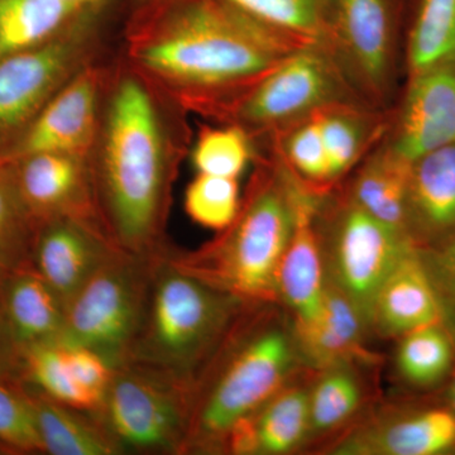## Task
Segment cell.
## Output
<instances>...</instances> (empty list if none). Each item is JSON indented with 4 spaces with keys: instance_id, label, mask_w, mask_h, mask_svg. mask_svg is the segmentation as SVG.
<instances>
[{
    "instance_id": "1",
    "label": "cell",
    "mask_w": 455,
    "mask_h": 455,
    "mask_svg": "<svg viewBox=\"0 0 455 455\" xmlns=\"http://www.w3.org/2000/svg\"><path fill=\"white\" fill-rule=\"evenodd\" d=\"M304 44L228 0H169L142 61L196 88L250 86Z\"/></svg>"
},
{
    "instance_id": "2",
    "label": "cell",
    "mask_w": 455,
    "mask_h": 455,
    "mask_svg": "<svg viewBox=\"0 0 455 455\" xmlns=\"http://www.w3.org/2000/svg\"><path fill=\"white\" fill-rule=\"evenodd\" d=\"M304 187L271 149L250 196L220 238L194 252L167 248V259L181 271L247 304H274L278 300V267Z\"/></svg>"
},
{
    "instance_id": "3",
    "label": "cell",
    "mask_w": 455,
    "mask_h": 455,
    "mask_svg": "<svg viewBox=\"0 0 455 455\" xmlns=\"http://www.w3.org/2000/svg\"><path fill=\"white\" fill-rule=\"evenodd\" d=\"M262 307L242 313L194 382L181 455L223 453L232 427L286 386L299 355L295 338L267 322Z\"/></svg>"
},
{
    "instance_id": "4",
    "label": "cell",
    "mask_w": 455,
    "mask_h": 455,
    "mask_svg": "<svg viewBox=\"0 0 455 455\" xmlns=\"http://www.w3.org/2000/svg\"><path fill=\"white\" fill-rule=\"evenodd\" d=\"M100 187L106 232L116 248L147 257L169 248L161 238L166 166L160 131L151 99L133 80L114 98Z\"/></svg>"
},
{
    "instance_id": "5",
    "label": "cell",
    "mask_w": 455,
    "mask_h": 455,
    "mask_svg": "<svg viewBox=\"0 0 455 455\" xmlns=\"http://www.w3.org/2000/svg\"><path fill=\"white\" fill-rule=\"evenodd\" d=\"M166 251L155 259L145 319L128 363L167 373L191 391L238 317L252 305L181 271Z\"/></svg>"
},
{
    "instance_id": "6",
    "label": "cell",
    "mask_w": 455,
    "mask_h": 455,
    "mask_svg": "<svg viewBox=\"0 0 455 455\" xmlns=\"http://www.w3.org/2000/svg\"><path fill=\"white\" fill-rule=\"evenodd\" d=\"M317 41L359 100L394 106L405 76L403 0H331Z\"/></svg>"
},
{
    "instance_id": "7",
    "label": "cell",
    "mask_w": 455,
    "mask_h": 455,
    "mask_svg": "<svg viewBox=\"0 0 455 455\" xmlns=\"http://www.w3.org/2000/svg\"><path fill=\"white\" fill-rule=\"evenodd\" d=\"M157 256L116 251L66 305L60 343L92 350L113 370L128 363L145 319Z\"/></svg>"
},
{
    "instance_id": "8",
    "label": "cell",
    "mask_w": 455,
    "mask_h": 455,
    "mask_svg": "<svg viewBox=\"0 0 455 455\" xmlns=\"http://www.w3.org/2000/svg\"><path fill=\"white\" fill-rule=\"evenodd\" d=\"M190 407L188 386L130 362L114 368L100 403L89 414L119 454L181 455Z\"/></svg>"
},
{
    "instance_id": "9",
    "label": "cell",
    "mask_w": 455,
    "mask_h": 455,
    "mask_svg": "<svg viewBox=\"0 0 455 455\" xmlns=\"http://www.w3.org/2000/svg\"><path fill=\"white\" fill-rule=\"evenodd\" d=\"M316 226L326 277L348 296L370 326L371 307L383 281L419 245L359 208L338 188L323 196Z\"/></svg>"
},
{
    "instance_id": "10",
    "label": "cell",
    "mask_w": 455,
    "mask_h": 455,
    "mask_svg": "<svg viewBox=\"0 0 455 455\" xmlns=\"http://www.w3.org/2000/svg\"><path fill=\"white\" fill-rule=\"evenodd\" d=\"M340 103L364 104L323 44L313 41L247 86L235 116L238 127L272 140L323 108Z\"/></svg>"
},
{
    "instance_id": "11",
    "label": "cell",
    "mask_w": 455,
    "mask_h": 455,
    "mask_svg": "<svg viewBox=\"0 0 455 455\" xmlns=\"http://www.w3.org/2000/svg\"><path fill=\"white\" fill-rule=\"evenodd\" d=\"M455 142V59L403 77L381 143L406 163Z\"/></svg>"
},
{
    "instance_id": "12",
    "label": "cell",
    "mask_w": 455,
    "mask_h": 455,
    "mask_svg": "<svg viewBox=\"0 0 455 455\" xmlns=\"http://www.w3.org/2000/svg\"><path fill=\"white\" fill-rule=\"evenodd\" d=\"M116 251L106 230L89 226L82 217L55 218L38 227L32 267L66 309L75 293Z\"/></svg>"
},
{
    "instance_id": "13",
    "label": "cell",
    "mask_w": 455,
    "mask_h": 455,
    "mask_svg": "<svg viewBox=\"0 0 455 455\" xmlns=\"http://www.w3.org/2000/svg\"><path fill=\"white\" fill-rule=\"evenodd\" d=\"M324 196L302 188L295 226L278 267V299L293 311L295 328L313 323L324 302L325 259L316 226L317 209Z\"/></svg>"
},
{
    "instance_id": "14",
    "label": "cell",
    "mask_w": 455,
    "mask_h": 455,
    "mask_svg": "<svg viewBox=\"0 0 455 455\" xmlns=\"http://www.w3.org/2000/svg\"><path fill=\"white\" fill-rule=\"evenodd\" d=\"M444 322V311L421 248L410 251L383 281L374 296L370 326L382 337H403Z\"/></svg>"
},
{
    "instance_id": "15",
    "label": "cell",
    "mask_w": 455,
    "mask_h": 455,
    "mask_svg": "<svg viewBox=\"0 0 455 455\" xmlns=\"http://www.w3.org/2000/svg\"><path fill=\"white\" fill-rule=\"evenodd\" d=\"M407 226L420 248L455 235V142L410 163Z\"/></svg>"
},
{
    "instance_id": "16",
    "label": "cell",
    "mask_w": 455,
    "mask_h": 455,
    "mask_svg": "<svg viewBox=\"0 0 455 455\" xmlns=\"http://www.w3.org/2000/svg\"><path fill=\"white\" fill-rule=\"evenodd\" d=\"M310 435L309 388L284 386L229 431L223 453L276 455L300 447Z\"/></svg>"
},
{
    "instance_id": "17",
    "label": "cell",
    "mask_w": 455,
    "mask_h": 455,
    "mask_svg": "<svg viewBox=\"0 0 455 455\" xmlns=\"http://www.w3.org/2000/svg\"><path fill=\"white\" fill-rule=\"evenodd\" d=\"M455 448V415L449 410H425L383 419L350 434L335 454L436 455Z\"/></svg>"
},
{
    "instance_id": "18",
    "label": "cell",
    "mask_w": 455,
    "mask_h": 455,
    "mask_svg": "<svg viewBox=\"0 0 455 455\" xmlns=\"http://www.w3.org/2000/svg\"><path fill=\"white\" fill-rule=\"evenodd\" d=\"M367 322L346 293L328 277L324 302L319 315L310 324L293 329L299 355L316 370L372 361L363 347Z\"/></svg>"
},
{
    "instance_id": "19",
    "label": "cell",
    "mask_w": 455,
    "mask_h": 455,
    "mask_svg": "<svg viewBox=\"0 0 455 455\" xmlns=\"http://www.w3.org/2000/svg\"><path fill=\"white\" fill-rule=\"evenodd\" d=\"M0 307L20 348L61 340L64 304L32 266L4 274Z\"/></svg>"
},
{
    "instance_id": "20",
    "label": "cell",
    "mask_w": 455,
    "mask_h": 455,
    "mask_svg": "<svg viewBox=\"0 0 455 455\" xmlns=\"http://www.w3.org/2000/svg\"><path fill=\"white\" fill-rule=\"evenodd\" d=\"M68 62L61 44L0 57V131L16 127L40 106Z\"/></svg>"
},
{
    "instance_id": "21",
    "label": "cell",
    "mask_w": 455,
    "mask_h": 455,
    "mask_svg": "<svg viewBox=\"0 0 455 455\" xmlns=\"http://www.w3.org/2000/svg\"><path fill=\"white\" fill-rule=\"evenodd\" d=\"M14 179L20 197L37 226L61 217H75L84 204L79 166L68 154L42 152L26 156Z\"/></svg>"
},
{
    "instance_id": "22",
    "label": "cell",
    "mask_w": 455,
    "mask_h": 455,
    "mask_svg": "<svg viewBox=\"0 0 455 455\" xmlns=\"http://www.w3.org/2000/svg\"><path fill=\"white\" fill-rule=\"evenodd\" d=\"M388 110L364 104L340 103L315 113L329 163L333 188L381 142L387 127Z\"/></svg>"
},
{
    "instance_id": "23",
    "label": "cell",
    "mask_w": 455,
    "mask_h": 455,
    "mask_svg": "<svg viewBox=\"0 0 455 455\" xmlns=\"http://www.w3.org/2000/svg\"><path fill=\"white\" fill-rule=\"evenodd\" d=\"M409 167V163L379 142L353 170L348 185L341 190L377 220L410 235L407 226Z\"/></svg>"
},
{
    "instance_id": "24",
    "label": "cell",
    "mask_w": 455,
    "mask_h": 455,
    "mask_svg": "<svg viewBox=\"0 0 455 455\" xmlns=\"http://www.w3.org/2000/svg\"><path fill=\"white\" fill-rule=\"evenodd\" d=\"M94 86L88 79L76 80L38 116L23 142L22 154L74 151L85 142L94 122Z\"/></svg>"
},
{
    "instance_id": "25",
    "label": "cell",
    "mask_w": 455,
    "mask_h": 455,
    "mask_svg": "<svg viewBox=\"0 0 455 455\" xmlns=\"http://www.w3.org/2000/svg\"><path fill=\"white\" fill-rule=\"evenodd\" d=\"M25 386L44 454L119 455L112 440L89 412L57 403Z\"/></svg>"
},
{
    "instance_id": "26",
    "label": "cell",
    "mask_w": 455,
    "mask_h": 455,
    "mask_svg": "<svg viewBox=\"0 0 455 455\" xmlns=\"http://www.w3.org/2000/svg\"><path fill=\"white\" fill-rule=\"evenodd\" d=\"M403 37L405 76L455 59V0H403Z\"/></svg>"
},
{
    "instance_id": "27",
    "label": "cell",
    "mask_w": 455,
    "mask_h": 455,
    "mask_svg": "<svg viewBox=\"0 0 455 455\" xmlns=\"http://www.w3.org/2000/svg\"><path fill=\"white\" fill-rule=\"evenodd\" d=\"M92 11L68 0H0V57L31 49Z\"/></svg>"
},
{
    "instance_id": "28",
    "label": "cell",
    "mask_w": 455,
    "mask_h": 455,
    "mask_svg": "<svg viewBox=\"0 0 455 455\" xmlns=\"http://www.w3.org/2000/svg\"><path fill=\"white\" fill-rule=\"evenodd\" d=\"M22 350L25 385L80 411L97 410L100 398L75 379L61 343L37 344Z\"/></svg>"
},
{
    "instance_id": "29",
    "label": "cell",
    "mask_w": 455,
    "mask_h": 455,
    "mask_svg": "<svg viewBox=\"0 0 455 455\" xmlns=\"http://www.w3.org/2000/svg\"><path fill=\"white\" fill-rule=\"evenodd\" d=\"M398 346V372L411 385L429 387L447 376L454 359L453 340L443 323L403 335Z\"/></svg>"
},
{
    "instance_id": "30",
    "label": "cell",
    "mask_w": 455,
    "mask_h": 455,
    "mask_svg": "<svg viewBox=\"0 0 455 455\" xmlns=\"http://www.w3.org/2000/svg\"><path fill=\"white\" fill-rule=\"evenodd\" d=\"M363 401L352 363L325 368L309 390L310 434L333 430L349 420Z\"/></svg>"
},
{
    "instance_id": "31",
    "label": "cell",
    "mask_w": 455,
    "mask_h": 455,
    "mask_svg": "<svg viewBox=\"0 0 455 455\" xmlns=\"http://www.w3.org/2000/svg\"><path fill=\"white\" fill-rule=\"evenodd\" d=\"M37 230L18 191L14 173L0 169V272L32 266Z\"/></svg>"
},
{
    "instance_id": "32",
    "label": "cell",
    "mask_w": 455,
    "mask_h": 455,
    "mask_svg": "<svg viewBox=\"0 0 455 455\" xmlns=\"http://www.w3.org/2000/svg\"><path fill=\"white\" fill-rule=\"evenodd\" d=\"M277 31L305 42L317 41L331 0H228Z\"/></svg>"
},
{
    "instance_id": "33",
    "label": "cell",
    "mask_w": 455,
    "mask_h": 455,
    "mask_svg": "<svg viewBox=\"0 0 455 455\" xmlns=\"http://www.w3.org/2000/svg\"><path fill=\"white\" fill-rule=\"evenodd\" d=\"M251 136L238 125L204 131L193 152L199 173L238 179L254 157Z\"/></svg>"
},
{
    "instance_id": "34",
    "label": "cell",
    "mask_w": 455,
    "mask_h": 455,
    "mask_svg": "<svg viewBox=\"0 0 455 455\" xmlns=\"http://www.w3.org/2000/svg\"><path fill=\"white\" fill-rule=\"evenodd\" d=\"M241 208L236 179L199 173L188 185L185 209L196 223L209 229H226Z\"/></svg>"
},
{
    "instance_id": "35",
    "label": "cell",
    "mask_w": 455,
    "mask_h": 455,
    "mask_svg": "<svg viewBox=\"0 0 455 455\" xmlns=\"http://www.w3.org/2000/svg\"><path fill=\"white\" fill-rule=\"evenodd\" d=\"M0 448L5 454L44 453L23 383L0 381Z\"/></svg>"
},
{
    "instance_id": "36",
    "label": "cell",
    "mask_w": 455,
    "mask_h": 455,
    "mask_svg": "<svg viewBox=\"0 0 455 455\" xmlns=\"http://www.w3.org/2000/svg\"><path fill=\"white\" fill-rule=\"evenodd\" d=\"M421 254L438 291L444 317L455 322V235L434 247L421 248Z\"/></svg>"
},
{
    "instance_id": "37",
    "label": "cell",
    "mask_w": 455,
    "mask_h": 455,
    "mask_svg": "<svg viewBox=\"0 0 455 455\" xmlns=\"http://www.w3.org/2000/svg\"><path fill=\"white\" fill-rule=\"evenodd\" d=\"M64 346V344H62ZM66 359L75 379L84 388L103 398L110 379L113 368L100 355L83 347L64 346Z\"/></svg>"
},
{
    "instance_id": "38",
    "label": "cell",
    "mask_w": 455,
    "mask_h": 455,
    "mask_svg": "<svg viewBox=\"0 0 455 455\" xmlns=\"http://www.w3.org/2000/svg\"><path fill=\"white\" fill-rule=\"evenodd\" d=\"M0 381L23 383V350L0 307Z\"/></svg>"
},
{
    "instance_id": "39",
    "label": "cell",
    "mask_w": 455,
    "mask_h": 455,
    "mask_svg": "<svg viewBox=\"0 0 455 455\" xmlns=\"http://www.w3.org/2000/svg\"><path fill=\"white\" fill-rule=\"evenodd\" d=\"M449 403H451V412L455 415V377L453 382H451V387H449Z\"/></svg>"
},
{
    "instance_id": "40",
    "label": "cell",
    "mask_w": 455,
    "mask_h": 455,
    "mask_svg": "<svg viewBox=\"0 0 455 455\" xmlns=\"http://www.w3.org/2000/svg\"><path fill=\"white\" fill-rule=\"evenodd\" d=\"M3 276H4V274H3V272H0V281H2Z\"/></svg>"
},
{
    "instance_id": "41",
    "label": "cell",
    "mask_w": 455,
    "mask_h": 455,
    "mask_svg": "<svg viewBox=\"0 0 455 455\" xmlns=\"http://www.w3.org/2000/svg\"><path fill=\"white\" fill-rule=\"evenodd\" d=\"M0 454H5V453H4V451H3V449H2V448H0Z\"/></svg>"
},
{
    "instance_id": "42",
    "label": "cell",
    "mask_w": 455,
    "mask_h": 455,
    "mask_svg": "<svg viewBox=\"0 0 455 455\" xmlns=\"http://www.w3.org/2000/svg\"><path fill=\"white\" fill-rule=\"evenodd\" d=\"M142 2H151V0H142Z\"/></svg>"
}]
</instances>
